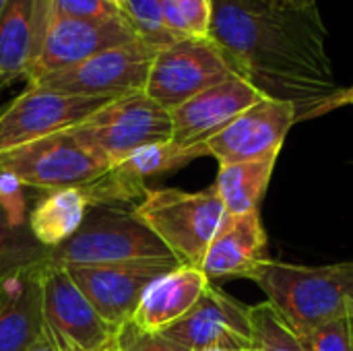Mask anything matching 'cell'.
<instances>
[{
    "label": "cell",
    "instance_id": "f546056e",
    "mask_svg": "<svg viewBox=\"0 0 353 351\" xmlns=\"http://www.w3.org/2000/svg\"><path fill=\"white\" fill-rule=\"evenodd\" d=\"M0 207L4 209L10 223L27 225L25 201H23V184L17 182L8 174H0Z\"/></svg>",
    "mask_w": 353,
    "mask_h": 351
},
{
    "label": "cell",
    "instance_id": "7c38bea8",
    "mask_svg": "<svg viewBox=\"0 0 353 351\" xmlns=\"http://www.w3.org/2000/svg\"><path fill=\"white\" fill-rule=\"evenodd\" d=\"M180 267L172 261H147L130 265L68 267V275L95 312L112 327L128 323L141 302L145 288L159 275Z\"/></svg>",
    "mask_w": 353,
    "mask_h": 351
},
{
    "label": "cell",
    "instance_id": "cb8c5ba5",
    "mask_svg": "<svg viewBox=\"0 0 353 351\" xmlns=\"http://www.w3.org/2000/svg\"><path fill=\"white\" fill-rule=\"evenodd\" d=\"M50 259V248H43L29 232V225H14L0 207V279L10 273L43 263Z\"/></svg>",
    "mask_w": 353,
    "mask_h": 351
},
{
    "label": "cell",
    "instance_id": "603a6c76",
    "mask_svg": "<svg viewBox=\"0 0 353 351\" xmlns=\"http://www.w3.org/2000/svg\"><path fill=\"white\" fill-rule=\"evenodd\" d=\"M250 351H306L302 335L271 304L250 306Z\"/></svg>",
    "mask_w": 353,
    "mask_h": 351
},
{
    "label": "cell",
    "instance_id": "e0dca14e",
    "mask_svg": "<svg viewBox=\"0 0 353 351\" xmlns=\"http://www.w3.org/2000/svg\"><path fill=\"white\" fill-rule=\"evenodd\" d=\"M48 261L0 279V351H27L43 337V271Z\"/></svg>",
    "mask_w": 353,
    "mask_h": 351
},
{
    "label": "cell",
    "instance_id": "484cf974",
    "mask_svg": "<svg viewBox=\"0 0 353 351\" xmlns=\"http://www.w3.org/2000/svg\"><path fill=\"white\" fill-rule=\"evenodd\" d=\"M116 351H190L180 345L178 341L170 339L161 331H143L130 321L118 327L116 333Z\"/></svg>",
    "mask_w": 353,
    "mask_h": 351
},
{
    "label": "cell",
    "instance_id": "ba28073f",
    "mask_svg": "<svg viewBox=\"0 0 353 351\" xmlns=\"http://www.w3.org/2000/svg\"><path fill=\"white\" fill-rule=\"evenodd\" d=\"M157 52V48L145 41L110 48L72 68L48 74L33 85L66 95L116 99L128 93L145 91Z\"/></svg>",
    "mask_w": 353,
    "mask_h": 351
},
{
    "label": "cell",
    "instance_id": "8d00e7d4",
    "mask_svg": "<svg viewBox=\"0 0 353 351\" xmlns=\"http://www.w3.org/2000/svg\"><path fill=\"white\" fill-rule=\"evenodd\" d=\"M110 351H116V350H114V348H112V350H110Z\"/></svg>",
    "mask_w": 353,
    "mask_h": 351
},
{
    "label": "cell",
    "instance_id": "f1b7e54d",
    "mask_svg": "<svg viewBox=\"0 0 353 351\" xmlns=\"http://www.w3.org/2000/svg\"><path fill=\"white\" fill-rule=\"evenodd\" d=\"M190 35L192 37H209L213 2L211 0H174Z\"/></svg>",
    "mask_w": 353,
    "mask_h": 351
},
{
    "label": "cell",
    "instance_id": "52a82bcc",
    "mask_svg": "<svg viewBox=\"0 0 353 351\" xmlns=\"http://www.w3.org/2000/svg\"><path fill=\"white\" fill-rule=\"evenodd\" d=\"M230 77L236 70L213 39L186 37L155 54L145 93L170 112Z\"/></svg>",
    "mask_w": 353,
    "mask_h": 351
},
{
    "label": "cell",
    "instance_id": "6da1fadb",
    "mask_svg": "<svg viewBox=\"0 0 353 351\" xmlns=\"http://www.w3.org/2000/svg\"><path fill=\"white\" fill-rule=\"evenodd\" d=\"M209 39L265 97L290 101L298 120L335 95L327 29L316 0H211Z\"/></svg>",
    "mask_w": 353,
    "mask_h": 351
},
{
    "label": "cell",
    "instance_id": "d4e9b609",
    "mask_svg": "<svg viewBox=\"0 0 353 351\" xmlns=\"http://www.w3.org/2000/svg\"><path fill=\"white\" fill-rule=\"evenodd\" d=\"M122 12L132 25L134 33L141 41L161 50L170 43L178 41L174 39L161 21V0H122Z\"/></svg>",
    "mask_w": 353,
    "mask_h": 351
},
{
    "label": "cell",
    "instance_id": "44dd1931",
    "mask_svg": "<svg viewBox=\"0 0 353 351\" xmlns=\"http://www.w3.org/2000/svg\"><path fill=\"white\" fill-rule=\"evenodd\" d=\"M89 201L83 188H62L48 192L27 217L31 236L43 248H56L83 225L89 213Z\"/></svg>",
    "mask_w": 353,
    "mask_h": 351
},
{
    "label": "cell",
    "instance_id": "9c48e42d",
    "mask_svg": "<svg viewBox=\"0 0 353 351\" xmlns=\"http://www.w3.org/2000/svg\"><path fill=\"white\" fill-rule=\"evenodd\" d=\"M110 97H81L29 85L0 110V153L68 130L103 108Z\"/></svg>",
    "mask_w": 353,
    "mask_h": 351
},
{
    "label": "cell",
    "instance_id": "3957f363",
    "mask_svg": "<svg viewBox=\"0 0 353 351\" xmlns=\"http://www.w3.org/2000/svg\"><path fill=\"white\" fill-rule=\"evenodd\" d=\"M132 213L165 244L180 265L194 269H201L211 242L232 219L215 186L199 192L178 188L147 190Z\"/></svg>",
    "mask_w": 353,
    "mask_h": 351
},
{
    "label": "cell",
    "instance_id": "30bf717a",
    "mask_svg": "<svg viewBox=\"0 0 353 351\" xmlns=\"http://www.w3.org/2000/svg\"><path fill=\"white\" fill-rule=\"evenodd\" d=\"M43 329L58 351H110L118 329L108 325L64 267L43 271Z\"/></svg>",
    "mask_w": 353,
    "mask_h": 351
},
{
    "label": "cell",
    "instance_id": "5b68a950",
    "mask_svg": "<svg viewBox=\"0 0 353 351\" xmlns=\"http://www.w3.org/2000/svg\"><path fill=\"white\" fill-rule=\"evenodd\" d=\"M70 132L112 166L147 145L172 141V116L139 91L108 101Z\"/></svg>",
    "mask_w": 353,
    "mask_h": 351
},
{
    "label": "cell",
    "instance_id": "4fadbf2b",
    "mask_svg": "<svg viewBox=\"0 0 353 351\" xmlns=\"http://www.w3.org/2000/svg\"><path fill=\"white\" fill-rule=\"evenodd\" d=\"M296 120L298 112L290 101L263 97L209 139L205 143L207 153L215 157L219 166L279 155Z\"/></svg>",
    "mask_w": 353,
    "mask_h": 351
},
{
    "label": "cell",
    "instance_id": "4dcf8cb0",
    "mask_svg": "<svg viewBox=\"0 0 353 351\" xmlns=\"http://www.w3.org/2000/svg\"><path fill=\"white\" fill-rule=\"evenodd\" d=\"M343 106H353V85L352 87H347V89H339L335 95H331L325 103H321V106L310 114L308 120L321 118V116H325V114H329V112H333V110H339V108H343Z\"/></svg>",
    "mask_w": 353,
    "mask_h": 351
},
{
    "label": "cell",
    "instance_id": "836d02e7",
    "mask_svg": "<svg viewBox=\"0 0 353 351\" xmlns=\"http://www.w3.org/2000/svg\"><path fill=\"white\" fill-rule=\"evenodd\" d=\"M4 4H6V0H0V14H2V10H4Z\"/></svg>",
    "mask_w": 353,
    "mask_h": 351
},
{
    "label": "cell",
    "instance_id": "ac0fdd59",
    "mask_svg": "<svg viewBox=\"0 0 353 351\" xmlns=\"http://www.w3.org/2000/svg\"><path fill=\"white\" fill-rule=\"evenodd\" d=\"M269 261L273 259L267 250V232L263 228L261 213L252 211L228 221L211 242L201 263V271L209 281L232 277L252 281Z\"/></svg>",
    "mask_w": 353,
    "mask_h": 351
},
{
    "label": "cell",
    "instance_id": "d6986e66",
    "mask_svg": "<svg viewBox=\"0 0 353 351\" xmlns=\"http://www.w3.org/2000/svg\"><path fill=\"white\" fill-rule=\"evenodd\" d=\"M50 14V0H6L0 14V87L29 79Z\"/></svg>",
    "mask_w": 353,
    "mask_h": 351
},
{
    "label": "cell",
    "instance_id": "1f68e13d",
    "mask_svg": "<svg viewBox=\"0 0 353 351\" xmlns=\"http://www.w3.org/2000/svg\"><path fill=\"white\" fill-rule=\"evenodd\" d=\"M27 351H58L56 350V345H54V341L50 339V335L48 333H43V337L31 348V350H27Z\"/></svg>",
    "mask_w": 353,
    "mask_h": 351
},
{
    "label": "cell",
    "instance_id": "ffe728a7",
    "mask_svg": "<svg viewBox=\"0 0 353 351\" xmlns=\"http://www.w3.org/2000/svg\"><path fill=\"white\" fill-rule=\"evenodd\" d=\"M209 283L201 269L180 265L145 288L130 323L143 331H163L190 312Z\"/></svg>",
    "mask_w": 353,
    "mask_h": 351
},
{
    "label": "cell",
    "instance_id": "d6a6232c",
    "mask_svg": "<svg viewBox=\"0 0 353 351\" xmlns=\"http://www.w3.org/2000/svg\"><path fill=\"white\" fill-rule=\"evenodd\" d=\"M194 351H250V350H242V348H228V345H215V348H203V350H194Z\"/></svg>",
    "mask_w": 353,
    "mask_h": 351
},
{
    "label": "cell",
    "instance_id": "8fae6325",
    "mask_svg": "<svg viewBox=\"0 0 353 351\" xmlns=\"http://www.w3.org/2000/svg\"><path fill=\"white\" fill-rule=\"evenodd\" d=\"M134 41L141 39L124 14L103 21H79L48 14L41 48L27 83L33 85L48 74L72 68L99 52Z\"/></svg>",
    "mask_w": 353,
    "mask_h": 351
},
{
    "label": "cell",
    "instance_id": "8992f818",
    "mask_svg": "<svg viewBox=\"0 0 353 351\" xmlns=\"http://www.w3.org/2000/svg\"><path fill=\"white\" fill-rule=\"evenodd\" d=\"M108 170V159L83 145L70 128L0 153V174L48 192L83 188Z\"/></svg>",
    "mask_w": 353,
    "mask_h": 351
},
{
    "label": "cell",
    "instance_id": "e575fe53",
    "mask_svg": "<svg viewBox=\"0 0 353 351\" xmlns=\"http://www.w3.org/2000/svg\"><path fill=\"white\" fill-rule=\"evenodd\" d=\"M112 2H116V4H120V6H122V0H112Z\"/></svg>",
    "mask_w": 353,
    "mask_h": 351
},
{
    "label": "cell",
    "instance_id": "9a60e30c",
    "mask_svg": "<svg viewBox=\"0 0 353 351\" xmlns=\"http://www.w3.org/2000/svg\"><path fill=\"white\" fill-rule=\"evenodd\" d=\"M263 97L246 79L230 77L170 110L172 141L182 147H201Z\"/></svg>",
    "mask_w": 353,
    "mask_h": 351
},
{
    "label": "cell",
    "instance_id": "83f0119b",
    "mask_svg": "<svg viewBox=\"0 0 353 351\" xmlns=\"http://www.w3.org/2000/svg\"><path fill=\"white\" fill-rule=\"evenodd\" d=\"M306 351H353L352 319L325 323L302 337Z\"/></svg>",
    "mask_w": 353,
    "mask_h": 351
},
{
    "label": "cell",
    "instance_id": "277c9868",
    "mask_svg": "<svg viewBox=\"0 0 353 351\" xmlns=\"http://www.w3.org/2000/svg\"><path fill=\"white\" fill-rule=\"evenodd\" d=\"M172 259L165 244L132 211L118 207H93L77 234L50 250V265L64 269Z\"/></svg>",
    "mask_w": 353,
    "mask_h": 351
},
{
    "label": "cell",
    "instance_id": "7402d4cb",
    "mask_svg": "<svg viewBox=\"0 0 353 351\" xmlns=\"http://www.w3.org/2000/svg\"><path fill=\"white\" fill-rule=\"evenodd\" d=\"M277 157L279 155H269L263 159L219 166V174L213 186L230 217L259 211L261 201L269 188Z\"/></svg>",
    "mask_w": 353,
    "mask_h": 351
},
{
    "label": "cell",
    "instance_id": "d590c367",
    "mask_svg": "<svg viewBox=\"0 0 353 351\" xmlns=\"http://www.w3.org/2000/svg\"><path fill=\"white\" fill-rule=\"evenodd\" d=\"M350 319H352V327H353V317H350Z\"/></svg>",
    "mask_w": 353,
    "mask_h": 351
},
{
    "label": "cell",
    "instance_id": "7a4b0ae2",
    "mask_svg": "<svg viewBox=\"0 0 353 351\" xmlns=\"http://www.w3.org/2000/svg\"><path fill=\"white\" fill-rule=\"evenodd\" d=\"M252 281L302 337L353 317V263L304 267L269 261Z\"/></svg>",
    "mask_w": 353,
    "mask_h": 351
},
{
    "label": "cell",
    "instance_id": "4316f807",
    "mask_svg": "<svg viewBox=\"0 0 353 351\" xmlns=\"http://www.w3.org/2000/svg\"><path fill=\"white\" fill-rule=\"evenodd\" d=\"M120 14H124L122 6L112 0H50V17L103 21Z\"/></svg>",
    "mask_w": 353,
    "mask_h": 351
},
{
    "label": "cell",
    "instance_id": "2e32d148",
    "mask_svg": "<svg viewBox=\"0 0 353 351\" xmlns=\"http://www.w3.org/2000/svg\"><path fill=\"white\" fill-rule=\"evenodd\" d=\"M161 333L190 351L215 345L250 350V306L209 283L190 312Z\"/></svg>",
    "mask_w": 353,
    "mask_h": 351
},
{
    "label": "cell",
    "instance_id": "5bb4252c",
    "mask_svg": "<svg viewBox=\"0 0 353 351\" xmlns=\"http://www.w3.org/2000/svg\"><path fill=\"white\" fill-rule=\"evenodd\" d=\"M207 145L201 147H182L174 141L147 145L118 163H112L105 174L83 186V192L89 201V207H116L145 197V180L161 174L176 172L190 161L205 157Z\"/></svg>",
    "mask_w": 353,
    "mask_h": 351
}]
</instances>
